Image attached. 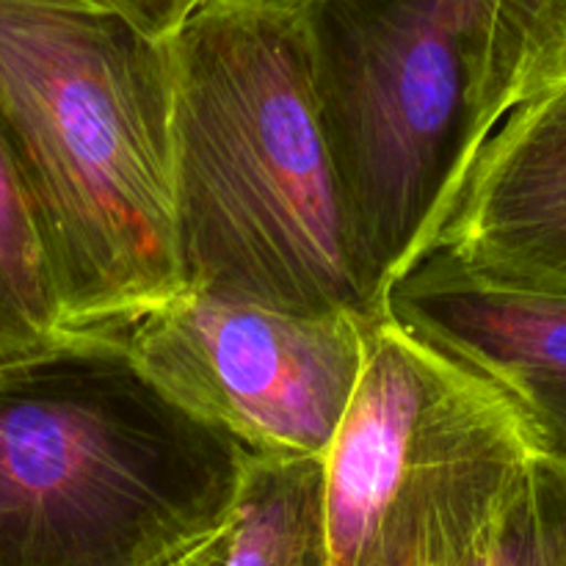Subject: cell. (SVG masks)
Masks as SVG:
<instances>
[{
    "label": "cell",
    "mask_w": 566,
    "mask_h": 566,
    "mask_svg": "<svg viewBox=\"0 0 566 566\" xmlns=\"http://www.w3.org/2000/svg\"><path fill=\"white\" fill-rule=\"evenodd\" d=\"M182 291L385 318L321 122L296 0H208L171 36Z\"/></svg>",
    "instance_id": "1"
},
{
    "label": "cell",
    "mask_w": 566,
    "mask_h": 566,
    "mask_svg": "<svg viewBox=\"0 0 566 566\" xmlns=\"http://www.w3.org/2000/svg\"><path fill=\"white\" fill-rule=\"evenodd\" d=\"M175 33L114 0H0V125L44 216L70 332L125 335L182 293Z\"/></svg>",
    "instance_id": "2"
},
{
    "label": "cell",
    "mask_w": 566,
    "mask_h": 566,
    "mask_svg": "<svg viewBox=\"0 0 566 566\" xmlns=\"http://www.w3.org/2000/svg\"><path fill=\"white\" fill-rule=\"evenodd\" d=\"M249 457L125 335L66 332L0 365V566H166L230 520Z\"/></svg>",
    "instance_id": "3"
},
{
    "label": "cell",
    "mask_w": 566,
    "mask_h": 566,
    "mask_svg": "<svg viewBox=\"0 0 566 566\" xmlns=\"http://www.w3.org/2000/svg\"><path fill=\"white\" fill-rule=\"evenodd\" d=\"M495 0H296L313 88L365 280L390 287L434 247L486 108Z\"/></svg>",
    "instance_id": "4"
},
{
    "label": "cell",
    "mask_w": 566,
    "mask_h": 566,
    "mask_svg": "<svg viewBox=\"0 0 566 566\" xmlns=\"http://www.w3.org/2000/svg\"><path fill=\"white\" fill-rule=\"evenodd\" d=\"M539 457L497 387L385 315L324 464L329 566H462Z\"/></svg>",
    "instance_id": "5"
},
{
    "label": "cell",
    "mask_w": 566,
    "mask_h": 566,
    "mask_svg": "<svg viewBox=\"0 0 566 566\" xmlns=\"http://www.w3.org/2000/svg\"><path fill=\"white\" fill-rule=\"evenodd\" d=\"M370 321L182 291L125 332L144 374L260 459H324L365 363Z\"/></svg>",
    "instance_id": "6"
},
{
    "label": "cell",
    "mask_w": 566,
    "mask_h": 566,
    "mask_svg": "<svg viewBox=\"0 0 566 566\" xmlns=\"http://www.w3.org/2000/svg\"><path fill=\"white\" fill-rule=\"evenodd\" d=\"M387 315L497 387L542 457L566 459V293L431 249L390 287Z\"/></svg>",
    "instance_id": "7"
},
{
    "label": "cell",
    "mask_w": 566,
    "mask_h": 566,
    "mask_svg": "<svg viewBox=\"0 0 566 566\" xmlns=\"http://www.w3.org/2000/svg\"><path fill=\"white\" fill-rule=\"evenodd\" d=\"M431 249L566 293V92L517 105L495 127Z\"/></svg>",
    "instance_id": "8"
},
{
    "label": "cell",
    "mask_w": 566,
    "mask_h": 566,
    "mask_svg": "<svg viewBox=\"0 0 566 566\" xmlns=\"http://www.w3.org/2000/svg\"><path fill=\"white\" fill-rule=\"evenodd\" d=\"M66 332L44 216L0 125V365L44 352Z\"/></svg>",
    "instance_id": "9"
},
{
    "label": "cell",
    "mask_w": 566,
    "mask_h": 566,
    "mask_svg": "<svg viewBox=\"0 0 566 566\" xmlns=\"http://www.w3.org/2000/svg\"><path fill=\"white\" fill-rule=\"evenodd\" d=\"M221 566H329L321 459L249 457Z\"/></svg>",
    "instance_id": "10"
},
{
    "label": "cell",
    "mask_w": 566,
    "mask_h": 566,
    "mask_svg": "<svg viewBox=\"0 0 566 566\" xmlns=\"http://www.w3.org/2000/svg\"><path fill=\"white\" fill-rule=\"evenodd\" d=\"M566 86V0H495L486 108L501 125L517 105Z\"/></svg>",
    "instance_id": "11"
},
{
    "label": "cell",
    "mask_w": 566,
    "mask_h": 566,
    "mask_svg": "<svg viewBox=\"0 0 566 566\" xmlns=\"http://www.w3.org/2000/svg\"><path fill=\"white\" fill-rule=\"evenodd\" d=\"M462 566H566V459L528 464Z\"/></svg>",
    "instance_id": "12"
},
{
    "label": "cell",
    "mask_w": 566,
    "mask_h": 566,
    "mask_svg": "<svg viewBox=\"0 0 566 566\" xmlns=\"http://www.w3.org/2000/svg\"><path fill=\"white\" fill-rule=\"evenodd\" d=\"M122 9L133 11L144 22L155 25L164 33H175L193 11L208 0H114Z\"/></svg>",
    "instance_id": "13"
},
{
    "label": "cell",
    "mask_w": 566,
    "mask_h": 566,
    "mask_svg": "<svg viewBox=\"0 0 566 566\" xmlns=\"http://www.w3.org/2000/svg\"><path fill=\"white\" fill-rule=\"evenodd\" d=\"M224 547H227V536H224V525H221L216 534H210L208 539L193 545L191 551H186L182 556H177L175 562H169L166 566H221L224 564Z\"/></svg>",
    "instance_id": "14"
},
{
    "label": "cell",
    "mask_w": 566,
    "mask_h": 566,
    "mask_svg": "<svg viewBox=\"0 0 566 566\" xmlns=\"http://www.w3.org/2000/svg\"><path fill=\"white\" fill-rule=\"evenodd\" d=\"M558 92H566V86H564V88H558Z\"/></svg>",
    "instance_id": "15"
}]
</instances>
